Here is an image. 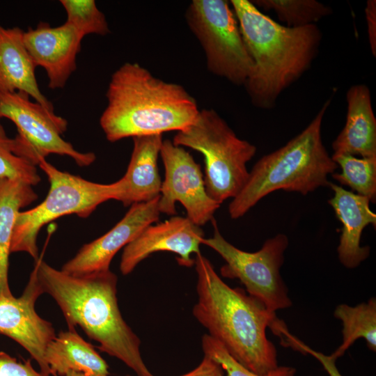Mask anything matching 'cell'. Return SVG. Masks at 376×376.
<instances>
[{
	"label": "cell",
	"mask_w": 376,
	"mask_h": 376,
	"mask_svg": "<svg viewBox=\"0 0 376 376\" xmlns=\"http://www.w3.org/2000/svg\"><path fill=\"white\" fill-rule=\"evenodd\" d=\"M194 265L198 300L192 313L207 334L256 374L263 375L278 367L277 351L267 329L288 347L294 336L284 322L242 288L227 285L201 253L195 256Z\"/></svg>",
	"instance_id": "obj_1"
},
{
	"label": "cell",
	"mask_w": 376,
	"mask_h": 376,
	"mask_svg": "<svg viewBox=\"0 0 376 376\" xmlns=\"http://www.w3.org/2000/svg\"><path fill=\"white\" fill-rule=\"evenodd\" d=\"M35 267L43 293L56 301L69 329L79 326L100 351L120 360L137 376H154L142 359L139 338L121 315L114 273L70 275L39 258Z\"/></svg>",
	"instance_id": "obj_2"
},
{
	"label": "cell",
	"mask_w": 376,
	"mask_h": 376,
	"mask_svg": "<svg viewBox=\"0 0 376 376\" xmlns=\"http://www.w3.org/2000/svg\"><path fill=\"white\" fill-rule=\"evenodd\" d=\"M230 3L253 62L244 86L253 106L272 109L281 94L311 68L319 52L322 32L317 24L282 25L251 1Z\"/></svg>",
	"instance_id": "obj_3"
},
{
	"label": "cell",
	"mask_w": 376,
	"mask_h": 376,
	"mask_svg": "<svg viewBox=\"0 0 376 376\" xmlns=\"http://www.w3.org/2000/svg\"><path fill=\"white\" fill-rule=\"evenodd\" d=\"M106 97L100 125L110 142L182 130L200 111L183 86L155 77L136 63H125L113 73Z\"/></svg>",
	"instance_id": "obj_4"
},
{
	"label": "cell",
	"mask_w": 376,
	"mask_h": 376,
	"mask_svg": "<svg viewBox=\"0 0 376 376\" xmlns=\"http://www.w3.org/2000/svg\"><path fill=\"white\" fill-rule=\"evenodd\" d=\"M330 104L328 99L299 134L258 159L228 205L231 219L243 217L261 199L277 190L306 195L329 187V175L338 169L322 139V125Z\"/></svg>",
	"instance_id": "obj_5"
},
{
	"label": "cell",
	"mask_w": 376,
	"mask_h": 376,
	"mask_svg": "<svg viewBox=\"0 0 376 376\" xmlns=\"http://www.w3.org/2000/svg\"><path fill=\"white\" fill-rule=\"evenodd\" d=\"M172 141L203 155L206 191L220 205L240 192L249 177L246 164L257 151L213 109L200 110L194 122L177 132Z\"/></svg>",
	"instance_id": "obj_6"
},
{
	"label": "cell",
	"mask_w": 376,
	"mask_h": 376,
	"mask_svg": "<svg viewBox=\"0 0 376 376\" xmlns=\"http://www.w3.org/2000/svg\"><path fill=\"white\" fill-rule=\"evenodd\" d=\"M38 166L49 182L48 194L39 205L17 213L10 246L11 253L26 252L36 260L38 235L45 225L66 215L88 217L102 203L116 200L119 191L118 180L111 184L91 182L60 171L46 159Z\"/></svg>",
	"instance_id": "obj_7"
},
{
	"label": "cell",
	"mask_w": 376,
	"mask_h": 376,
	"mask_svg": "<svg viewBox=\"0 0 376 376\" xmlns=\"http://www.w3.org/2000/svg\"><path fill=\"white\" fill-rule=\"evenodd\" d=\"M185 19L203 49L208 70L244 86L253 72V62L230 1L193 0Z\"/></svg>",
	"instance_id": "obj_8"
},
{
	"label": "cell",
	"mask_w": 376,
	"mask_h": 376,
	"mask_svg": "<svg viewBox=\"0 0 376 376\" xmlns=\"http://www.w3.org/2000/svg\"><path fill=\"white\" fill-rule=\"evenodd\" d=\"M212 222L213 235L204 238L202 244L213 249L224 260L221 275L238 279L245 291L269 312L291 307L288 289L280 272L289 244L288 237L279 233L266 240L258 251L247 252L228 242L219 232L216 221Z\"/></svg>",
	"instance_id": "obj_9"
},
{
	"label": "cell",
	"mask_w": 376,
	"mask_h": 376,
	"mask_svg": "<svg viewBox=\"0 0 376 376\" xmlns=\"http://www.w3.org/2000/svg\"><path fill=\"white\" fill-rule=\"evenodd\" d=\"M7 118L17 127L14 138L17 154L36 166L52 154L71 157L81 167L92 164L93 152H81L62 138L66 131L67 120L54 111L30 100L24 92L0 94V120Z\"/></svg>",
	"instance_id": "obj_10"
},
{
	"label": "cell",
	"mask_w": 376,
	"mask_h": 376,
	"mask_svg": "<svg viewBox=\"0 0 376 376\" xmlns=\"http://www.w3.org/2000/svg\"><path fill=\"white\" fill-rule=\"evenodd\" d=\"M159 156L164 167L158 200L160 213L174 216L175 203L185 207L191 221L202 226L213 220L220 204L207 194L200 164L183 147L163 140Z\"/></svg>",
	"instance_id": "obj_11"
},
{
	"label": "cell",
	"mask_w": 376,
	"mask_h": 376,
	"mask_svg": "<svg viewBox=\"0 0 376 376\" xmlns=\"http://www.w3.org/2000/svg\"><path fill=\"white\" fill-rule=\"evenodd\" d=\"M42 294L34 267L19 297L0 296V334L22 346L36 361L40 371L50 375L45 353L56 335L52 324L36 313L35 304Z\"/></svg>",
	"instance_id": "obj_12"
},
{
	"label": "cell",
	"mask_w": 376,
	"mask_h": 376,
	"mask_svg": "<svg viewBox=\"0 0 376 376\" xmlns=\"http://www.w3.org/2000/svg\"><path fill=\"white\" fill-rule=\"evenodd\" d=\"M204 238L201 227L186 217L172 216L164 222L152 224L124 247L120 270L123 275L129 274L141 261L158 251L172 252L178 255L180 265L192 267L191 256L201 253Z\"/></svg>",
	"instance_id": "obj_13"
},
{
	"label": "cell",
	"mask_w": 376,
	"mask_h": 376,
	"mask_svg": "<svg viewBox=\"0 0 376 376\" xmlns=\"http://www.w3.org/2000/svg\"><path fill=\"white\" fill-rule=\"evenodd\" d=\"M159 197L130 205L125 216L107 233L84 244L61 268L75 276L109 270L111 262L119 250L133 241L148 226L157 221L160 212Z\"/></svg>",
	"instance_id": "obj_14"
},
{
	"label": "cell",
	"mask_w": 376,
	"mask_h": 376,
	"mask_svg": "<svg viewBox=\"0 0 376 376\" xmlns=\"http://www.w3.org/2000/svg\"><path fill=\"white\" fill-rule=\"evenodd\" d=\"M84 36L68 22L52 27L40 22L24 32V43L35 66L42 67L52 89L63 88L77 68Z\"/></svg>",
	"instance_id": "obj_15"
},
{
	"label": "cell",
	"mask_w": 376,
	"mask_h": 376,
	"mask_svg": "<svg viewBox=\"0 0 376 376\" xmlns=\"http://www.w3.org/2000/svg\"><path fill=\"white\" fill-rule=\"evenodd\" d=\"M333 196L328 201L342 224L337 247L340 263L347 269L357 267L370 254V247L361 246L362 233L368 225L376 226V214L370 201L336 184L329 182Z\"/></svg>",
	"instance_id": "obj_16"
},
{
	"label": "cell",
	"mask_w": 376,
	"mask_h": 376,
	"mask_svg": "<svg viewBox=\"0 0 376 376\" xmlns=\"http://www.w3.org/2000/svg\"><path fill=\"white\" fill-rule=\"evenodd\" d=\"M132 139L130 163L125 175L118 180L119 191L116 200L124 206L158 198L162 182L157 166L162 134L135 136Z\"/></svg>",
	"instance_id": "obj_17"
},
{
	"label": "cell",
	"mask_w": 376,
	"mask_h": 376,
	"mask_svg": "<svg viewBox=\"0 0 376 376\" xmlns=\"http://www.w3.org/2000/svg\"><path fill=\"white\" fill-rule=\"evenodd\" d=\"M345 125L332 143V155L376 158V118L369 88L355 84L346 93Z\"/></svg>",
	"instance_id": "obj_18"
},
{
	"label": "cell",
	"mask_w": 376,
	"mask_h": 376,
	"mask_svg": "<svg viewBox=\"0 0 376 376\" xmlns=\"http://www.w3.org/2000/svg\"><path fill=\"white\" fill-rule=\"evenodd\" d=\"M24 32L19 27L6 28L0 24V94L24 92L54 111L53 104L39 88L36 67L25 47Z\"/></svg>",
	"instance_id": "obj_19"
},
{
	"label": "cell",
	"mask_w": 376,
	"mask_h": 376,
	"mask_svg": "<svg viewBox=\"0 0 376 376\" xmlns=\"http://www.w3.org/2000/svg\"><path fill=\"white\" fill-rule=\"evenodd\" d=\"M45 358L50 375L54 376H65L70 371L85 376H110L105 360L75 329L56 336L47 345Z\"/></svg>",
	"instance_id": "obj_20"
},
{
	"label": "cell",
	"mask_w": 376,
	"mask_h": 376,
	"mask_svg": "<svg viewBox=\"0 0 376 376\" xmlns=\"http://www.w3.org/2000/svg\"><path fill=\"white\" fill-rule=\"evenodd\" d=\"M37 198L33 186L19 180L0 178V296H13L8 268L15 218L21 209Z\"/></svg>",
	"instance_id": "obj_21"
},
{
	"label": "cell",
	"mask_w": 376,
	"mask_h": 376,
	"mask_svg": "<svg viewBox=\"0 0 376 376\" xmlns=\"http://www.w3.org/2000/svg\"><path fill=\"white\" fill-rule=\"evenodd\" d=\"M334 317L343 324L342 343L331 354L335 360L343 357L345 352L360 338L367 347L376 351V299L371 297L367 302L352 306L347 304H338L334 309Z\"/></svg>",
	"instance_id": "obj_22"
},
{
	"label": "cell",
	"mask_w": 376,
	"mask_h": 376,
	"mask_svg": "<svg viewBox=\"0 0 376 376\" xmlns=\"http://www.w3.org/2000/svg\"><path fill=\"white\" fill-rule=\"evenodd\" d=\"M340 168L332 178L340 185L351 188L357 194L376 201V158H358L351 155H331Z\"/></svg>",
	"instance_id": "obj_23"
},
{
	"label": "cell",
	"mask_w": 376,
	"mask_h": 376,
	"mask_svg": "<svg viewBox=\"0 0 376 376\" xmlns=\"http://www.w3.org/2000/svg\"><path fill=\"white\" fill-rule=\"evenodd\" d=\"M259 10H272L285 26L291 28L316 24L331 14L327 5L316 0H253Z\"/></svg>",
	"instance_id": "obj_24"
},
{
	"label": "cell",
	"mask_w": 376,
	"mask_h": 376,
	"mask_svg": "<svg viewBox=\"0 0 376 376\" xmlns=\"http://www.w3.org/2000/svg\"><path fill=\"white\" fill-rule=\"evenodd\" d=\"M0 178L19 180L31 186L40 182L37 166L17 154L14 138L8 136L1 120Z\"/></svg>",
	"instance_id": "obj_25"
},
{
	"label": "cell",
	"mask_w": 376,
	"mask_h": 376,
	"mask_svg": "<svg viewBox=\"0 0 376 376\" xmlns=\"http://www.w3.org/2000/svg\"><path fill=\"white\" fill-rule=\"evenodd\" d=\"M66 14V22L84 37L88 34L106 36L109 28L106 17L94 0H61Z\"/></svg>",
	"instance_id": "obj_26"
},
{
	"label": "cell",
	"mask_w": 376,
	"mask_h": 376,
	"mask_svg": "<svg viewBox=\"0 0 376 376\" xmlns=\"http://www.w3.org/2000/svg\"><path fill=\"white\" fill-rule=\"evenodd\" d=\"M204 354L217 361L227 376H295L296 369L292 366H279L268 373L260 375L242 366L235 361L217 340L205 334L202 337Z\"/></svg>",
	"instance_id": "obj_27"
},
{
	"label": "cell",
	"mask_w": 376,
	"mask_h": 376,
	"mask_svg": "<svg viewBox=\"0 0 376 376\" xmlns=\"http://www.w3.org/2000/svg\"><path fill=\"white\" fill-rule=\"evenodd\" d=\"M0 376H49L37 371L30 360L18 361L4 352H0Z\"/></svg>",
	"instance_id": "obj_28"
},
{
	"label": "cell",
	"mask_w": 376,
	"mask_h": 376,
	"mask_svg": "<svg viewBox=\"0 0 376 376\" xmlns=\"http://www.w3.org/2000/svg\"><path fill=\"white\" fill-rule=\"evenodd\" d=\"M295 350L304 354H308L315 358L322 366L329 376H343L338 370L336 361L331 355H326L322 352L315 351L302 343L300 340L296 344Z\"/></svg>",
	"instance_id": "obj_29"
},
{
	"label": "cell",
	"mask_w": 376,
	"mask_h": 376,
	"mask_svg": "<svg viewBox=\"0 0 376 376\" xmlns=\"http://www.w3.org/2000/svg\"><path fill=\"white\" fill-rule=\"evenodd\" d=\"M224 370L221 366L207 354L199 365L194 370L180 376H224Z\"/></svg>",
	"instance_id": "obj_30"
},
{
	"label": "cell",
	"mask_w": 376,
	"mask_h": 376,
	"mask_svg": "<svg viewBox=\"0 0 376 376\" xmlns=\"http://www.w3.org/2000/svg\"><path fill=\"white\" fill-rule=\"evenodd\" d=\"M368 42L373 55L376 56V1L368 0L365 8Z\"/></svg>",
	"instance_id": "obj_31"
},
{
	"label": "cell",
	"mask_w": 376,
	"mask_h": 376,
	"mask_svg": "<svg viewBox=\"0 0 376 376\" xmlns=\"http://www.w3.org/2000/svg\"><path fill=\"white\" fill-rule=\"evenodd\" d=\"M65 376H85V375L81 373L70 371Z\"/></svg>",
	"instance_id": "obj_32"
},
{
	"label": "cell",
	"mask_w": 376,
	"mask_h": 376,
	"mask_svg": "<svg viewBox=\"0 0 376 376\" xmlns=\"http://www.w3.org/2000/svg\"><path fill=\"white\" fill-rule=\"evenodd\" d=\"M126 376H132V375H126Z\"/></svg>",
	"instance_id": "obj_33"
}]
</instances>
